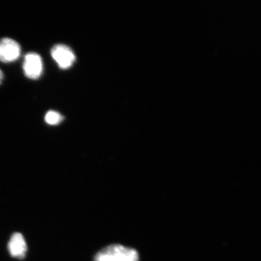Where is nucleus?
I'll return each instance as SVG.
<instances>
[{
  "label": "nucleus",
  "mask_w": 261,
  "mask_h": 261,
  "mask_svg": "<svg viewBox=\"0 0 261 261\" xmlns=\"http://www.w3.org/2000/svg\"><path fill=\"white\" fill-rule=\"evenodd\" d=\"M94 261H140V256L135 249L112 245L98 252Z\"/></svg>",
  "instance_id": "nucleus-1"
},
{
  "label": "nucleus",
  "mask_w": 261,
  "mask_h": 261,
  "mask_svg": "<svg viewBox=\"0 0 261 261\" xmlns=\"http://www.w3.org/2000/svg\"><path fill=\"white\" fill-rule=\"evenodd\" d=\"M51 55L61 69H68L75 61L73 50L64 44H56L51 48Z\"/></svg>",
  "instance_id": "nucleus-2"
},
{
  "label": "nucleus",
  "mask_w": 261,
  "mask_h": 261,
  "mask_svg": "<svg viewBox=\"0 0 261 261\" xmlns=\"http://www.w3.org/2000/svg\"><path fill=\"white\" fill-rule=\"evenodd\" d=\"M23 70L25 76L31 80H38L42 75L43 70L41 56L35 53H28L24 60Z\"/></svg>",
  "instance_id": "nucleus-3"
},
{
  "label": "nucleus",
  "mask_w": 261,
  "mask_h": 261,
  "mask_svg": "<svg viewBox=\"0 0 261 261\" xmlns=\"http://www.w3.org/2000/svg\"><path fill=\"white\" fill-rule=\"evenodd\" d=\"M20 55V47L18 42L10 38L0 40V61L11 63L16 61Z\"/></svg>",
  "instance_id": "nucleus-4"
},
{
  "label": "nucleus",
  "mask_w": 261,
  "mask_h": 261,
  "mask_svg": "<svg viewBox=\"0 0 261 261\" xmlns=\"http://www.w3.org/2000/svg\"><path fill=\"white\" fill-rule=\"evenodd\" d=\"M8 250L13 257L20 259L25 257L27 252V245L21 233H14L12 235L8 243Z\"/></svg>",
  "instance_id": "nucleus-5"
},
{
  "label": "nucleus",
  "mask_w": 261,
  "mask_h": 261,
  "mask_svg": "<svg viewBox=\"0 0 261 261\" xmlns=\"http://www.w3.org/2000/svg\"><path fill=\"white\" fill-rule=\"evenodd\" d=\"M63 119L64 117L56 111H49L45 116V121L49 125H58Z\"/></svg>",
  "instance_id": "nucleus-6"
},
{
  "label": "nucleus",
  "mask_w": 261,
  "mask_h": 261,
  "mask_svg": "<svg viewBox=\"0 0 261 261\" xmlns=\"http://www.w3.org/2000/svg\"><path fill=\"white\" fill-rule=\"evenodd\" d=\"M3 78H4V75H3V71L0 70V84H1L2 82H3Z\"/></svg>",
  "instance_id": "nucleus-7"
}]
</instances>
